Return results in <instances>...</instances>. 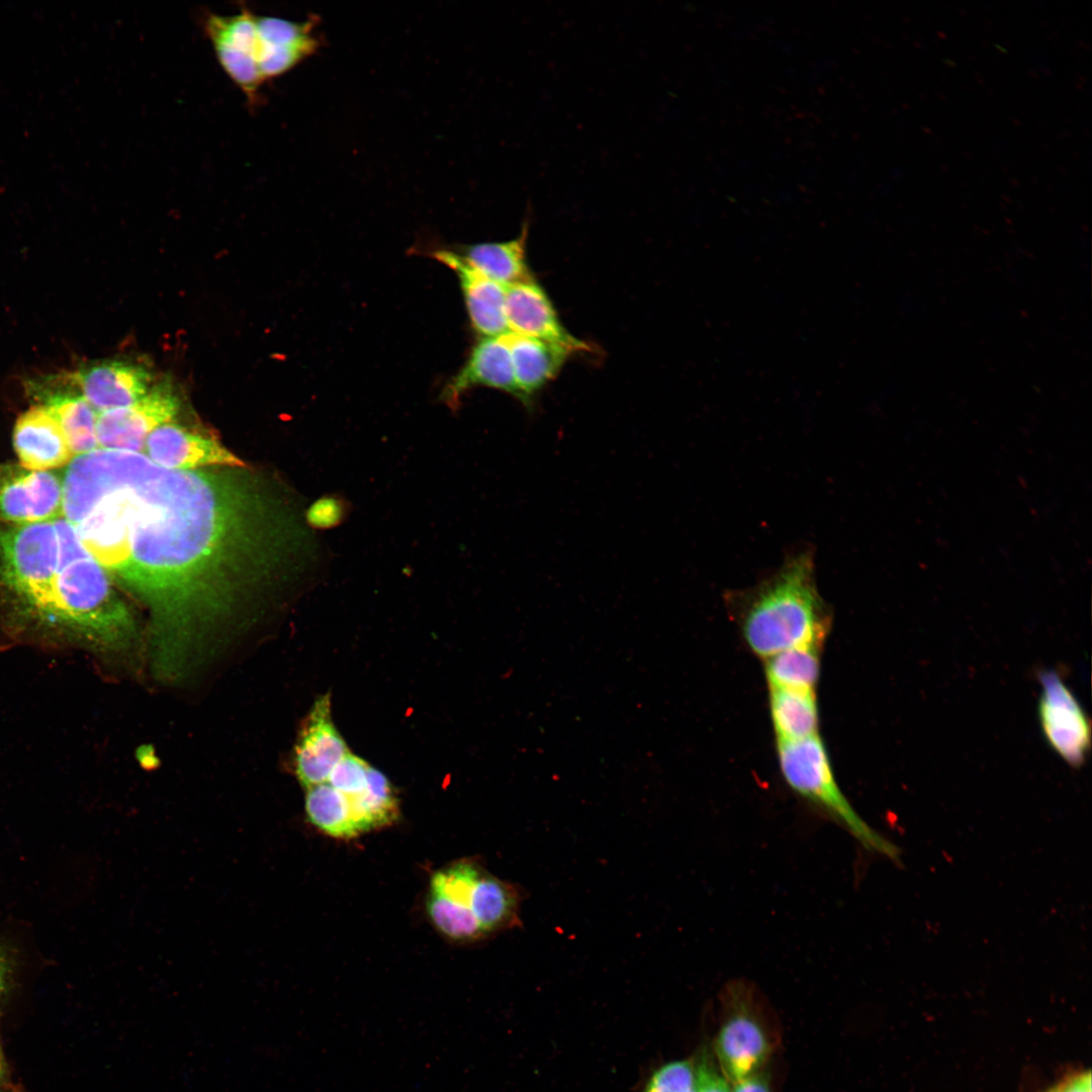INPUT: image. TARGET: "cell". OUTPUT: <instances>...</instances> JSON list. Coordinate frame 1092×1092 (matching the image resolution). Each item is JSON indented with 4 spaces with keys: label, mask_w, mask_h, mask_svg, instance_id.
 I'll return each instance as SVG.
<instances>
[{
    "label": "cell",
    "mask_w": 1092,
    "mask_h": 1092,
    "mask_svg": "<svg viewBox=\"0 0 1092 1092\" xmlns=\"http://www.w3.org/2000/svg\"><path fill=\"white\" fill-rule=\"evenodd\" d=\"M684 1092H699L697 1084L694 1087H692V1088H690V1089H688V1090H686Z\"/></svg>",
    "instance_id": "32"
},
{
    "label": "cell",
    "mask_w": 1092,
    "mask_h": 1092,
    "mask_svg": "<svg viewBox=\"0 0 1092 1092\" xmlns=\"http://www.w3.org/2000/svg\"><path fill=\"white\" fill-rule=\"evenodd\" d=\"M59 567L60 544L54 521L0 523V575L37 619Z\"/></svg>",
    "instance_id": "5"
},
{
    "label": "cell",
    "mask_w": 1092,
    "mask_h": 1092,
    "mask_svg": "<svg viewBox=\"0 0 1092 1092\" xmlns=\"http://www.w3.org/2000/svg\"><path fill=\"white\" fill-rule=\"evenodd\" d=\"M63 517L150 617L153 660L178 674L201 635L289 574L292 517L245 467L178 470L96 449L63 477Z\"/></svg>",
    "instance_id": "1"
},
{
    "label": "cell",
    "mask_w": 1092,
    "mask_h": 1092,
    "mask_svg": "<svg viewBox=\"0 0 1092 1092\" xmlns=\"http://www.w3.org/2000/svg\"><path fill=\"white\" fill-rule=\"evenodd\" d=\"M427 910L435 927L448 938L469 941L485 935L471 910L437 893L429 891Z\"/></svg>",
    "instance_id": "24"
},
{
    "label": "cell",
    "mask_w": 1092,
    "mask_h": 1092,
    "mask_svg": "<svg viewBox=\"0 0 1092 1092\" xmlns=\"http://www.w3.org/2000/svg\"><path fill=\"white\" fill-rule=\"evenodd\" d=\"M1049 1092H1091V1075L1087 1072L1071 1077Z\"/></svg>",
    "instance_id": "29"
},
{
    "label": "cell",
    "mask_w": 1092,
    "mask_h": 1092,
    "mask_svg": "<svg viewBox=\"0 0 1092 1092\" xmlns=\"http://www.w3.org/2000/svg\"><path fill=\"white\" fill-rule=\"evenodd\" d=\"M12 961L5 947L0 946V998L7 991L12 976Z\"/></svg>",
    "instance_id": "30"
},
{
    "label": "cell",
    "mask_w": 1092,
    "mask_h": 1092,
    "mask_svg": "<svg viewBox=\"0 0 1092 1092\" xmlns=\"http://www.w3.org/2000/svg\"><path fill=\"white\" fill-rule=\"evenodd\" d=\"M13 445L20 465L30 470L48 471L75 458L60 424L43 405L33 406L17 419Z\"/></svg>",
    "instance_id": "14"
},
{
    "label": "cell",
    "mask_w": 1092,
    "mask_h": 1092,
    "mask_svg": "<svg viewBox=\"0 0 1092 1092\" xmlns=\"http://www.w3.org/2000/svg\"><path fill=\"white\" fill-rule=\"evenodd\" d=\"M348 515V504L337 494H325L305 512L306 524L316 530H330L344 522Z\"/></svg>",
    "instance_id": "26"
},
{
    "label": "cell",
    "mask_w": 1092,
    "mask_h": 1092,
    "mask_svg": "<svg viewBox=\"0 0 1092 1092\" xmlns=\"http://www.w3.org/2000/svg\"><path fill=\"white\" fill-rule=\"evenodd\" d=\"M520 903L516 886L481 871L471 893L470 909L484 934L518 925Z\"/></svg>",
    "instance_id": "19"
},
{
    "label": "cell",
    "mask_w": 1092,
    "mask_h": 1092,
    "mask_svg": "<svg viewBox=\"0 0 1092 1092\" xmlns=\"http://www.w3.org/2000/svg\"><path fill=\"white\" fill-rule=\"evenodd\" d=\"M349 751L333 721L331 696L325 694L309 710L295 745L294 770L301 786L326 783Z\"/></svg>",
    "instance_id": "10"
},
{
    "label": "cell",
    "mask_w": 1092,
    "mask_h": 1092,
    "mask_svg": "<svg viewBox=\"0 0 1092 1092\" xmlns=\"http://www.w3.org/2000/svg\"><path fill=\"white\" fill-rule=\"evenodd\" d=\"M5 1074H6V1063H5V1059H4V1055H3V1051H2V1046H1V1041H0V1087H1L2 1083H3V1081H4Z\"/></svg>",
    "instance_id": "31"
},
{
    "label": "cell",
    "mask_w": 1092,
    "mask_h": 1092,
    "mask_svg": "<svg viewBox=\"0 0 1092 1092\" xmlns=\"http://www.w3.org/2000/svg\"><path fill=\"white\" fill-rule=\"evenodd\" d=\"M723 995L726 1016L714 1049L720 1071L732 1085L762 1070L770 1043L756 1012L752 988L744 981H735Z\"/></svg>",
    "instance_id": "6"
},
{
    "label": "cell",
    "mask_w": 1092,
    "mask_h": 1092,
    "mask_svg": "<svg viewBox=\"0 0 1092 1092\" xmlns=\"http://www.w3.org/2000/svg\"><path fill=\"white\" fill-rule=\"evenodd\" d=\"M74 376L81 395L97 414L136 402L149 392L153 381L145 364L126 359L86 364Z\"/></svg>",
    "instance_id": "12"
},
{
    "label": "cell",
    "mask_w": 1092,
    "mask_h": 1092,
    "mask_svg": "<svg viewBox=\"0 0 1092 1092\" xmlns=\"http://www.w3.org/2000/svg\"><path fill=\"white\" fill-rule=\"evenodd\" d=\"M697 1084V1068L691 1061H673L658 1068L644 1092H684Z\"/></svg>",
    "instance_id": "25"
},
{
    "label": "cell",
    "mask_w": 1092,
    "mask_h": 1092,
    "mask_svg": "<svg viewBox=\"0 0 1092 1092\" xmlns=\"http://www.w3.org/2000/svg\"><path fill=\"white\" fill-rule=\"evenodd\" d=\"M305 790L304 808L309 823L334 837L358 835L351 805L343 793L327 783Z\"/></svg>",
    "instance_id": "23"
},
{
    "label": "cell",
    "mask_w": 1092,
    "mask_h": 1092,
    "mask_svg": "<svg viewBox=\"0 0 1092 1092\" xmlns=\"http://www.w3.org/2000/svg\"><path fill=\"white\" fill-rule=\"evenodd\" d=\"M521 401L531 405L533 395L554 379L569 355L574 353L560 344L513 333L505 335Z\"/></svg>",
    "instance_id": "17"
},
{
    "label": "cell",
    "mask_w": 1092,
    "mask_h": 1092,
    "mask_svg": "<svg viewBox=\"0 0 1092 1092\" xmlns=\"http://www.w3.org/2000/svg\"><path fill=\"white\" fill-rule=\"evenodd\" d=\"M63 517V477L54 471L0 464V523L31 524Z\"/></svg>",
    "instance_id": "9"
},
{
    "label": "cell",
    "mask_w": 1092,
    "mask_h": 1092,
    "mask_svg": "<svg viewBox=\"0 0 1092 1092\" xmlns=\"http://www.w3.org/2000/svg\"><path fill=\"white\" fill-rule=\"evenodd\" d=\"M1038 718L1053 749L1071 766H1081L1091 746V726L1082 706L1058 672L1038 673Z\"/></svg>",
    "instance_id": "7"
},
{
    "label": "cell",
    "mask_w": 1092,
    "mask_h": 1092,
    "mask_svg": "<svg viewBox=\"0 0 1092 1092\" xmlns=\"http://www.w3.org/2000/svg\"><path fill=\"white\" fill-rule=\"evenodd\" d=\"M54 522L60 567L38 620L98 652L135 663L143 645L136 616L85 548L75 527L64 517Z\"/></svg>",
    "instance_id": "2"
},
{
    "label": "cell",
    "mask_w": 1092,
    "mask_h": 1092,
    "mask_svg": "<svg viewBox=\"0 0 1092 1092\" xmlns=\"http://www.w3.org/2000/svg\"><path fill=\"white\" fill-rule=\"evenodd\" d=\"M696 1068L699 1092H731V1085L708 1057H703Z\"/></svg>",
    "instance_id": "27"
},
{
    "label": "cell",
    "mask_w": 1092,
    "mask_h": 1092,
    "mask_svg": "<svg viewBox=\"0 0 1092 1092\" xmlns=\"http://www.w3.org/2000/svg\"><path fill=\"white\" fill-rule=\"evenodd\" d=\"M727 605L743 639L756 655L767 658L786 649L823 645L831 613L816 581L814 550L790 553L753 586L729 592Z\"/></svg>",
    "instance_id": "3"
},
{
    "label": "cell",
    "mask_w": 1092,
    "mask_h": 1092,
    "mask_svg": "<svg viewBox=\"0 0 1092 1092\" xmlns=\"http://www.w3.org/2000/svg\"><path fill=\"white\" fill-rule=\"evenodd\" d=\"M505 314L510 333L560 344L574 353L589 350L564 328L548 294L534 279L505 287Z\"/></svg>",
    "instance_id": "13"
},
{
    "label": "cell",
    "mask_w": 1092,
    "mask_h": 1092,
    "mask_svg": "<svg viewBox=\"0 0 1092 1092\" xmlns=\"http://www.w3.org/2000/svg\"><path fill=\"white\" fill-rule=\"evenodd\" d=\"M777 747L783 777L796 794L845 829L866 850L902 864L899 846L873 829L839 789L826 748L818 735L778 741Z\"/></svg>",
    "instance_id": "4"
},
{
    "label": "cell",
    "mask_w": 1092,
    "mask_h": 1092,
    "mask_svg": "<svg viewBox=\"0 0 1092 1092\" xmlns=\"http://www.w3.org/2000/svg\"><path fill=\"white\" fill-rule=\"evenodd\" d=\"M43 404L60 424L74 457L99 448L98 414L80 393L60 395Z\"/></svg>",
    "instance_id": "22"
},
{
    "label": "cell",
    "mask_w": 1092,
    "mask_h": 1092,
    "mask_svg": "<svg viewBox=\"0 0 1092 1092\" xmlns=\"http://www.w3.org/2000/svg\"><path fill=\"white\" fill-rule=\"evenodd\" d=\"M731 1092H770L768 1076L760 1071L740 1082L731 1085Z\"/></svg>",
    "instance_id": "28"
},
{
    "label": "cell",
    "mask_w": 1092,
    "mask_h": 1092,
    "mask_svg": "<svg viewBox=\"0 0 1092 1092\" xmlns=\"http://www.w3.org/2000/svg\"><path fill=\"white\" fill-rule=\"evenodd\" d=\"M528 235L529 220L526 219L515 239L466 246L462 254H458L475 271L505 287L529 281L534 278L526 256Z\"/></svg>",
    "instance_id": "18"
},
{
    "label": "cell",
    "mask_w": 1092,
    "mask_h": 1092,
    "mask_svg": "<svg viewBox=\"0 0 1092 1092\" xmlns=\"http://www.w3.org/2000/svg\"><path fill=\"white\" fill-rule=\"evenodd\" d=\"M144 454L156 464L178 470L245 467V462L212 437L172 422L147 438Z\"/></svg>",
    "instance_id": "11"
},
{
    "label": "cell",
    "mask_w": 1092,
    "mask_h": 1092,
    "mask_svg": "<svg viewBox=\"0 0 1092 1092\" xmlns=\"http://www.w3.org/2000/svg\"><path fill=\"white\" fill-rule=\"evenodd\" d=\"M474 386L499 389L521 400L505 335L483 337L471 350L465 365L447 384L443 396L447 402L454 403Z\"/></svg>",
    "instance_id": "15"
},
{
    "label": "cell",
    "mask_w": 1092,
    "mask_h": 1092,
    "mask_svg": "<svg viewBox=\"0 0 1092 1092\" xmlns=\"http://www.w3.org/2000/svg\"><path fill=\"white\" fill-rule=\"evenodd\" d=\"M179 405L171 385L161 382L130 405L99 413L96 421L99 448L144 454L149 435L171 422Z\"/></svg>",
    "instance_id": "8"
},
{
    "label": "cell",
    "mask_w": 1092,
    "mask_h": 1092,
    "mask_svg": "<svg viewBox=\"0 0 1092 1092\" xmlns=\"http://www.w3.org/2000/svg\"><path fill=\"white\" fill-rule=\"evenodd\" d=\"M769 711L778 741L817 735L819 718L815 692L769 688Z\"/></svg>",
    "instance_id": "20"
},
{
    "label": "cell",
    "mask_w": 1092,
    "mask_h": 1092,
    "mask_svg": "<svg viewBox=\"0 0 1092 1092\" xmlns=\"http://www.w3.org/2000/svg\"><path fill=\"white\" fill-rule=\"evenodd\" d=\"M436 258L452 268L459 277L474 330L482 337H500L508 334L505 286L475 271L458 253L439 251Z\"/></svg>",
    "instance_id": "16"
},
{
    "label": "cell",
    "mask_w": 1092,
    "mask_h": 1092,
    "mask_svg": "<svg viewBox=\"0 0 1092 1092\" xmlns=\"http://www.w3.org/2000/svg\"><path fill=\"white\" fill-rule=\"evenodd\" d=\"M821 647L818 644L803 645L765 658L769 688L815 692L820 672Z\"/></svg>",
    "instance_id": "21"
}]
</instances>
